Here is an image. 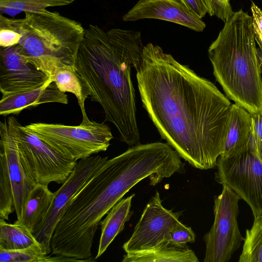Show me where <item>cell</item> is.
I'll list each match as a JSON object with an SVG mask.
<instances>
[{
	"label": "cell",
	"mask_w": 262,
	"mask_h": 262,
	"mask_svg": "<svg viewBox=\"0 0 262 262\" xmlns=\"http://www.w3.org/2000/svg\"><path fill=\"white\" fill-rule=\"evenodd\" d=\"M144 108L162 139L193 167L216 165L232 104L209 80L152 43L136 71Z\"/></svg>",
	"instance_id": "cell-1"
},
{
	"label": "cell",
	"mask_w": 262,
	"mask_h": 262,
	"mask_svg": "<svg viewBox=\"0 0 262 262\" xmlns=\"http://www.w3.org/2000/svg\"><path fill=\"white\" fill-rule=\"evenodd\" d=\"M141 64L137 56L123 49L113 48L97 25L85 29L76 61V70L91 91V99L99 103L105 120L112 123L120 139L129 146L140 144L135 91L131 68Z\"/></svg>",
	"instance_id": "cell-2"
},
{
	"label": "cell",
	"mask_w": 262,
	"mask_h": 262,
	"mask_svg": "<svg viewBox=\"0 0 262 262\" xmlns=\"http://www.w3.org/2000/svg\"><path fill=\"white\" fill-rule=\"evenodd\" d=\"M252 16L242 9L225 22L209 47L216 80L226 96L250 114L262 112V78Z\"/></svg>",
	"instance_id": "cell-3"
},
{
	"label": "cell",
	"mask_w": 262,
	"mask_h": 262,
	"mask_svg": "<svg viewBox=\"0 0 262 262\" xmlns=\"http://www.w3.org/2000/svg\"><path fill=\"white\" fill-rule=\"evenodd\" d=\"M25 13L18 43L24 57L53 80L59 69L76 68L84 35L82 25L46 9Z\"/></svg>",
	"instance_id": "cell-4"
},
{
	"label": "cell",
	"mask_w": 262,
	"mask_h": 262,
	"mask_svg": "<svg viewBox=\"0 0 262 262\" xmlns=\"http://www.w3.org/2000/svg\"><path fill=\"white\" fill-rule=\"evenodd\" d=\"M24 126L65 157L76 161L106 151L113 138L107 124L94 121L77 126L36 122Z\"/></svg>",
	"instance_id": "cell-5"
},
{
	"label": "cell",
	"mask_w": 262,
	"mask_h": 262,
	"mask_svg": "<svg viewBox=\"0 0 262 262\" xmlns=\"http://www.w3.org/2000/svg\"><path fill=\"white\" fill-rule=\"evenodd\" d=\"M215 180L231 189L249 205L254 219L262 215V158L250 136L247 147L217 160Z\"/></svg>",
	"instance_id": "cell-6"
},
{
	"label": "cell",
	"mask_w": 262,
	"mask_h": 262,
	"mask_svg": "<svg viewBox=\"0 0 262 262\" xmlns=\"http://www.w3.org/2000/svg\"><path fill=\"white\" fill-rule=\"evenodd\" d=\"M240 198L231 189L223 186L220 194L214 198V222L204 236V262H228L244 242L237 217Z\"/></svg>",
	"instance_id": "cell-7"
},
{
	"label": "cell",
	"mask_w": 262,
	"mask_h": 262,
	"mask_svg": "<svg viewBox=\"0 0 262 262\" xmlns=\"http://www.w3.org/2000/svg\"><path fill=\"white\" fill-rule=\"evenodd\" d=\"M18 146L25 169L36 184H62L77 164L76 161L65 157L20 124Z\"/></svg>",
	"instance_id": "cell-8"
},
{
	"label": "cell",
	"mask_w": 262,
	"mask_h": 262,
	"mask_svg": "<svg viewBox=\"0 0 262 262\" xmlns=\"http://www.w3.org/2000/svg\"><path fill=\"white\" fill-rule=\"evenodd\" d=\"M108 157L91 156L81 159L61 186L55 192L52 204L43 221L34 234L48 253L52 252L53 232L64 212L82 187L92 179Z\"/></svg>",
	"instance_id": "cell-9"
},
{
	"label": "cell",
	"mask_w": 262,
	"mask_h": 262,
	"mask_svg": "<svg viewBox=\"0 0 262 262\" xmlns=\"http://www.w3.org/2000/svg\"><path fill=\"white\" fill-rule=\"evenodd\" d=\"M162 202L160 194L156 191L144 208L132 235L122 246L126 253L169 244L168 234L179 222L181 212L166 209Z\"/></svg>",
	"instance_id": "cell-10"
},
{
	"label": "cell",
	"mask_w": 262,
	"mask_h": 262,
	"mask_svg": "<svg viewBox=\"0 0 262 262\" xmlns=\"http://www.w3.org/2000/svg\"><path fill=\"white\" fill-rule=\"evenodd\" d=\"M49 78L24 57L18 44L1 48L0 91L2 97L36 89Z\"/></svg>",
	"instance_id": "cell-11"
},
{
	"label": "cell",
	"mask_w": 262,
	"mask_h": 262,
	"mask_svg": "<svg viewBox=\"0 0 262 262\" xmlns=\"http://www.w3.org/2000/svg\"><path fill=\"white\" fill-rule=\"evenodd\" d=\"M19 124L13 116L0 122V152L6 160L17 219L21 215L28 194L37 184L28 174L21 161L18 146Z\"/></svg>",
	"instance_id": "cell-12"
},
{
	"label": "cell",
	"mask_w": 262,
	"mask_h": 262,
	"mask_svg": "<svg viewBox=\"0 0 262 262\" xmlns=\"http://www.w3.org/2000/svg\"><path fill=\"white\" fill-rule=\"evenodd\" d=\"M145 18L172 22L202 32L205 23L178 0H139L122 17L124 21Z\"/></svg>",
	"instance_id": "cell-13"
},
{
	"label": "cell",
	"mask_w": 262,
	"mask_h": 262,
	"mask_svg": "<svg viewBox=\"0 0 262 262\" xmlns=\"http://www.w3.org/2000/svg\"><path fill=\"white\" fill-rule=\"evenodd\" d=\"M52 78L36 89L9 96L0 101V114L4 117L19 114L23 110L47 103H68L67 95L57 89H49Z\"/></svg>",
	"instance_id": "cell-14"
},
{
	"label": "cell",
	"mask_w": 262,
	"mask_h": 262,
	"mask_svg": "<svg viewBox=\"0 0 262 262\" xmlns=\"http://www.w3.org/2000/svg\"><path fill=\"white\" fill-rule=\"evenodd\" d=\"M54 195L47 185L37 184L28 194L21 215L14 223L35 234L50 207Z\"/></svg>",
	"instance_id": "cell-15"
},
{
	"label": "cell",
	"mask_w": 262,
	"mask_h": 262,
	"mask_svg": "<svg viewBox=\"0 0 262 262\" xmlns=\"http://www.w3.org/2000/svg\"><path fill=\"white\" fill-rule=\"evenodd\" d=\"M251 114L240 105L232 104L223 153L229 157L246 148L252 132Z\"/></svg>",
	"instance_id": "cell-16"
},
{
	"label": "cell",
	"mask_w": 262,
	"mask_h": 262,
	"mask_svg": "<svg viewBox=\"0 0 262 262\" xmlns=\"http://www.w3.org/2000/svg\"><path fill=\"white\" fill-rule=\"evenodd\" d=\"M135 194L122 199L108 212L106 216L100 223L101 236L95 259L100 257L115 238L124 229L125 224L132 216L130 210Z\"/></svg>",
	"instance_id": "cell-17"
},
{
	"label": "cell",
	"mask_w": 262,
	"mask_h": 262,
	"mask_svg": "<svg viewBox=\"0 0 262 262\" xmlns=\"http://www.w3.org/2000/svg\"><path fill=\"white\" fill-rule=\"evenodd\" d=\"M122 262H198L195 253L186 246L165 245L156 248L127 253Z\"/></svg>",
	"instance_id": "cell-18"
},
{
	"label": "cell",
	"mask_w": 262,
	"mask_h": 262,
	"mask_svg": "<svg viewBox=\"0 0 262 262\" xmlns=\"http://www.w3.org/2000/svg\"><path fill=\"white\" fill-rule=\"evenodd\" d=\"M53 82L56 89L65 93L74 94L81 109L82 120L81 123L86 124L91 122L84 106V102L91 95L90 90L83 78L77 73L75 68H64L59 69L53 77Z\"/></svg>",
	"instance_id": "cell-19"
},
{
	"label": "cell",
	"mask_w": 262,
	"mask_h": 262,
	"mask_svg": "<svg viewBox=\"0 0 262 262\" xmlns=\"http://www.w3.org/2000/svg\"><path fill=\"white\" fill-rule=\"evenodd\" d=\"M38 242L34 234L16 224L0 219V249L16 250L29 247Z\"/></svg>",
	"instance_id": "cell-20"
},
{
	"label": "cell",
	"mask_w": 262,
	"mask_h": 262,
	"mask_svg": "<svg viewBox=\"0 0 262 262\" xmlns=\"http://www.w3.org/2000/svg\"><path fill=\"white\" fill-rule=\"evenodd\" d=\"M238 262H262V215L247 229Z\"/></svg>",
	"instance_id": "cell-21"
},
{
	"label": "cell",
	"mask_w": 262,
	"mask_h": 262,
	"mask_svg": "<svg viewBox=\"0 0 262 262\" xmlns=\"http://www.w3.org/2000/svg\"><path fill=\"white\" fill-rule=\"evenodd\" d=\"M77 0H0L1 13L14 16L22 12L68 5Z\"/></svg>",
	"instance_id": "cell-22"
},
{
	"label": "cell",
	"mask_w": 262,
	"mask_h": 262,
	"mask_svg": "<svg viewBox=\"0 0 262 262\" xmlns=\"http://www.w3.org/2000/svg\"><path fill=\"white\" fill-rule=\"evenodd\" d=\"M15 210L12 185L4 155L0 152V219L8 220Z\"/></svg>",
	"instance_id": "cell-23"
},
{
	"label": "cell",
	"mask_w": 262,
	"mask_h": 262,
	"mask_svg": "<svg viewBox=\"0 0 262 262\" xmlns=\"http://www.w3.org/2000/svg\"><path fill=\"white\" fill-rule=\"evenodd\" d=\"M49 255L43 246L39 242L24 249L5 250L0 249L1 262L42 261Z\"/></svg>",
	"instance_id": "cell-24"
},
{
	"label": "cell",
	"mask_w": 262,
	"mask_h": 262,
	"mask_svg": "<svg viewBox=\"0 0 262 262\" xmlns=\"http://www.w3.org/2000/svg\"><path fill=\"white\" fill-rule=\"evenodd\" d=\"M20 19H12L0 15V46L7 48L19 43L21 37Z\"/></svg>",
	"instance_id": "cell-25"
},
{
	"label": "cell",
	"mask_w": 262,
	"mask_h": 262,
	"mask_svg": "<svg viewBox=\"0 0 262 262\" xmlns=\"http://www.w3.org/2000/svg\"><path fill=\"white\" fill-rule=\"evenodd\" d=\"M195 241V234L191 228L179 221L170 231L167 238L168 243L172 246L184 247L187 243Z\"/></svg>",
	"instance_id": "cell-26"
},
{
	"label": "cell",
	"mask_w": 262,
	"mask_h": 262,
	"mask_svg": "<svg viewBox=\"0 0 262 262\" xmlns=\"http://www.w3.org/2000/svg\"><path fill=\"white\" fill-rule=\"evenodd\" d=\"M200 18L204 17L206 13L210 16L214 15L209 0H178Z\"/></svg>",
	"instance_id": "cell-27"
},
{
	"label": "cell",
	"mask_w": 262,
	"mask_h": 262,
	"mask_svg": "<svg viewBox=\"0 0 262 262\" xmlns=\"http://www.w3.org/2000/svg\"><path fill=\"white\" fill-rule=\"evenodd\" d=\"M251 114L252 123L251 136L256 149L262 158V112Z\"/></svg>",
	"instance_id": "cell-28"
},
{
	"label": "cell",
	"mask_w": 262,
	"mask_h": 262,
	"mask_svg": "<svg viewBox=\"0 0 262 262\" xmlns=\"http://www.w3.org/2000/svg\"><path fill=\"white\" fill-rule=\"evenodd\" d=\"M214 15L225 22L233 14L230 0H209Z\"/></svg>",
	"instance_id": "cell-29"
},
{
	"label": "cell",
	"mask_w": 262,
	"mask_h": 262,
	"mask_svg": "<svg viewBox=\"0 0 262 262\" xmlns=\"http://www.w3.org/2000/svg\"><path fill=\"white\" fill-rule=\"evenodd\" d=\"M251 11L255 38L262 42V10L252 2Z\"/></svg>",
	"instance_id": "cell-30"
},
{
	"label": "cell",
	"mask_w": 262,
	"mask_h": 262,
	"mask_svg": "<svg viewBox=\"0 0 262 262\" xmlns=\"http://www.w3.org/2000/svg\"><path fill=\"white\" fill-rule=\"evenodd\" d=\"M256 42L257 43L258 46V48H257V54L258 57L259 61V62L261 65V67H262V42L259 41L257 39H255Z\"/></svg>",
	"instance_id": "cell-31"
}]
</instances>
